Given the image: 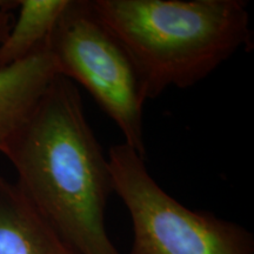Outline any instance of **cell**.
Returning a JSON list of instances; mask_svg holds the SVG:
<instances>
[{
	"label": "cell",
	"mask_w": 254,
	"mask_h": 254,
	"mask_svg": "<svg viewBox=\"0 0 254 254\" xmlns=\"http://www.w3.org/2000/svg\"><path fill=\"white\" fill-rule=\"evenodd\" d=\"M12 24H13L12 8H0V43L7 36Z\"/></svg>",
	"instance_id": "obj_8"
},
{
	"label": "cell",
	"mask_w": 254,
	"mask_h": 254,
	"mask_svg": "<svg viewBox=\"0 0 254 254\" xmlns=\"http://www.w3.org/2000/svg\"><path fill=\"white\" fill-rule=\"evenodd\" d=\"M0 254H81L0 176Z\"/></svg>",
	"instance_id": "obj_5"
},
{
	"label": "cell",
	"mask_w": 254,
	"mask_h": 254,
	"mask_svg": "<svg viewBox=\"0 0 254 254\" xmlns=\"http://www.w3.org/2000/svg\"><path fill=\"white\" fill-rule=\"evenodd\" d=\"M46 47L57 75L84 87L118 126L124 142L145 158L140 79L126 51L95 15L91 0H69Z\"/></svg>",
	"instance_id": "obj_4"
},
{
	"label": "cell",
	"mask_w": 254,
	"mask_h": 254,
	"mask_svg": "<svg viewBox=\"0 0 254 254\" xmlns=\"http://www.w3.org/2000/svg\"><path fill=\"white\" fill-rule=\"evenodd\" d=\"M56 77L46 45L30 58L0 69V153L5 155Z\"/></svg>",
	"instance_id": "obj_6"
},
{
	"label": "cell",
	"mask_w": 254,
	"mask_h": 254,
	"mask_svg": "<svg viewBox=\"0 0 254 254\" xmlns=\"http://www.w3.org/2000/svg\"><path fill=\"white\" fill-rule=\"evenodd\" d=\"M5 157L24 195L79 252L120 254L105 226L109 160L74 82L53 79Z\"/></svg>",
	"instance_id": "obj_1"
},
{
	"label": "cell",
	"mask_w": 254,
	"mask_h": 254,
	"mask_svg": "<svg viewBox=\"0 0 254 254\" xmlns=\"http://www.w3.org/2000/svg\"><path fill=\"white\" fill-rule=\"evenodd\" d=\"M69 0H20L17 20L0 43V69L36 55L45 47Z\"/></svg>",
	"instance_id": "obj_7"
},
{
	"label": "cell",
	"mask_w": 254,
	"mask_h": 254,
	"mask_svg": "<svg viewBox=\"0 0 254 254\" xmlns=\"http://www.w3.org/2000/svg\"><path fill=\"white\" fill-rule=\"evenodd\" d=\"M113 192L133 227L129 254H253L252 233L237 222L187 208L161 189L145 158L125 142L109 155Z\"/></svg>",
	"instance_id": "obj_3"
},
{
	"label": "cell",
	"mask_w": 254,
	"mask_h": 254,
	"mask_svg": "<svg viewBox=\"0 0 254 254\" xmlns=\"http://www.w3.org/2000/svg\"><path fill=\"white\" fill-rule=\"evenodd\" d=\"M91 6L132 60L146 100L194 86L253 45L240 0H91Z\"/></svg>",
	"instance_id": "obj_2"
}]
</instances>
